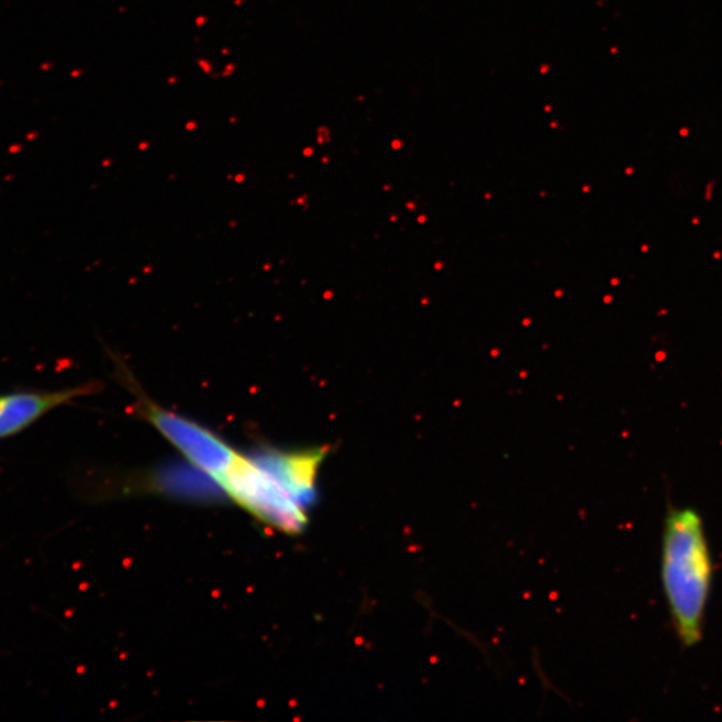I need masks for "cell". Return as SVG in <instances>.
<instances>
[{
	"label": "cell",
	"instance_id": "obj_1",
	"mask_svg": "<svg viewBox=\"0 0 722 722\" xmlns=\"http://www.w3.org/2000/svg\"><path fill=\"white\" fill-rule=\"evenodd\" d=\"M713 559L700 512L670 506L662 546V582L684 647L699 645L713 585Z\"/></svg>",
	"mask_w": 722,
	"mask_h": 722
},
{
	"label": "cell",
	"instance_id": "obj_2",
	"mask_svg": "<svg viewBox=\"0 0 722 722\" xmlns=\"http://www.w3.org/2000/svg\"><path fill=\"white\" fill-rule=\"evenodd\" d=\"M121 380L134 397V411L156 429L191 466L219 481L225 478L240 459L241 454L230 443L202 424L164 409L142 390L127 368H121Z\"/></svg>",
	"mask_w": 722,
	"mask_h": 722
},
{
	"label": "cell",
	"instance_id": "obj_3",
	"mask_svg": "<svg viewBox=\"0 0 722 722\" xmlns=\"http://www.w3.org/2000/svg\"><path fill=\"white\" fill-rule=\"evenodd\" d=\"M98 391L95 382H86L59 391H20L0 395V440L20 434L48 412L89 397Z\"/></svg>",
	"mask_w": 722,
	"mask_h": 722
}]
</instances>
